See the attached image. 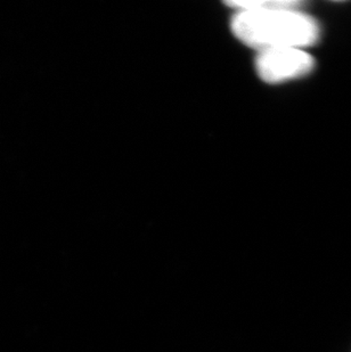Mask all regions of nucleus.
Wrapping results in <instances>:
<instances>
[{
	"label": "nucleus",
	"instance_id": "f257e3e1",
	"mask_svg": "<svg viewBox=\"0 0 351 352\" xmlns=\"http://www.w3.org/2000/svg\"><path fill=\"white\" fill-rule=\"evenodd\" d=\"M235 10L231 30L241 43L257 52L275 48H301L319 38V25L301 12L297 0H243L227 3Z\"/></svg>",
	"mask_w": 351,
	"mask_h": 352
},
{
	"label": "nucleus",
	"instance_id": "f03ea898",
	"mask_svg": "<svg viewBox=\"0 0 351 352\" xmlns=\"http://www.w3.org/2000/svg\"><path fill=\"white\" fill-rule=\"evenodd\" d=\"M315 60L301 48H275L259 52L255 70L265 82L279 83L310 74Z\"/></svg>",
	"mask_w": 351,
	"mask_h": 352
}]
</instances>
